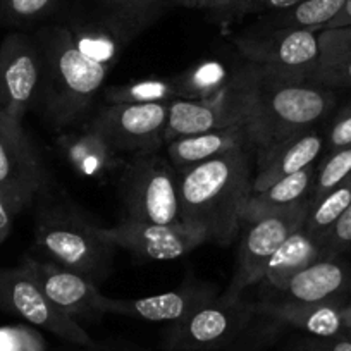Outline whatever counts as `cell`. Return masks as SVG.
Instances as JSON below:
<instances>
[{
    "instance_id": "1",
    "label": "cell",
    "mask_w": 351,
    "mask_h": 351,
    "mask_svg": "<svg viewBox=\"0 0 351 351\" xmlns=\"http://www.w3.org/2000/svg\"><path fill=\"white\" fill-rule=\"evenodd\" d=\"M231 88L256 152L313 128L336 104L329 88L278 80L246 62L234 71Z\"/></svg>"
},
{
    "instance_id": "2",
    "label": "cell",
    "mask_w": 351,
    "mask_h": 351,
    "mask_svg": "<svg viewBox=\"0 0 351 351\" xmlns=\"http://www.w3.org/2000/svg\"><path fill=\"white\" fill-rule=\"evenodd\" d=\"M248 148L180 171L181 221L200 229L207 241L228 246L238 236L253 183Z\"/></svg>"
},
{
    "instance_id": "3",
    "label": "cell",
    "mask_w": 351,
    "mask_h": 351,
    "mask_svg": "<svg viewBox=\"0 0 351 351\" xmlns=\"http://www.w3.org/2000/svg\"><path fill=\"white\" fill-rule=\"evenodd\" d=\"M42 56V81L35 109L56 130L83 119L110 73L84 57L62 23H47L35 33Z\"/></svg>"
},
{
    "instance_id": "4",
    "label": "cell",
    "mask_w": 351,
    "mask_h": 351,
    "mask_svg": "<svg viewBox=\"0 0 351 351\" xmlns=\"http://www.w3.org/2000/svg\"><path fill=\"white\" fill-rule=\"evenodd\" d=\"M35 252L38 258L71 269L97 286L109 276L117 246L106 228L84 214L73 200L45 188L36 198Z\"/></svg>"
},
{
    "instance_id": "5",
    "label": "cell",
    "mask_w": 351,
    "mask_h": 351,
    "mask_svg": "<svg viewBox=\"0 0 351 351\" xmlns=\"http://www.w3.org/2000/svg\"><path fill=\"white\" fill-rule=\"evenodd\" d=\"M124 215L152 224L181 221V174L160 155L140 154L124 164L119 178Z\"/></svg>"
},
{
    "instance_id": "6",
    "label": "cell",
    "mask_w": 351,
    "mask_h": 351,
    "mask_svg": "<svg viewBox=\"0 0 351 351\" xmlns=\"http://www.w3.org/2000/svg\"><path fill=\"white\" fill-rule=\"evenodd\" d=\"M231 42L246 64L282 81L308 83L319 64V32L250 28Z\"/></svg>"
},
{
    "instance_id": "7",
    "label": "cell",
    "mask_w": 351,
    "mask_h": 351,
    "mask_svg": "<svg viewBox=\"0 0 351 351\" xmlns=\"http://www.w3.org/2000/svg\"><path fill=\"white\" fill-rule=\"evenodd\" d=\"M308 210L310 200H305L293 207L241 221L234 276L222 295L239 298L250 286L262 281L269 260L293 231L305 224Z\"/></svg>"
},
{
    "instance_id": "8",
    "label": "cell",
    "mask_w": 351,
    "mask_h": 351,
    "mask_svg": "<svg viewBox=\"0 0 351 351\" xmlns=\"http://www.w3.org/2000/svg\"><path fill=\"white\" fill-rule=\"evenodd\" d=\"M255 315V306L243 296L221 295L183 320L169 324L162 337L167 351H217L231 344Z\"/></svg>"
},
{
    "instance_id": "9",
    "label": "cell",
    "mask_w": 351,
    "mask_h": 351,
    "mask_svg": "<svg viewBox=\"0 0 351 351\" xmlns=\"http://www.w3.org/2000/svg\"><path fill=\"white\" fill-rule=\"evenodd\" d=\"M0 310L21 317L29 326L49 330L80 348H92L95 344L77 320L71 319L47 298L36 279L21 262L18 267H0Z\"/></svg>"
},
{
    "instance_id": "10",
    "label": "cell",
    "mask_w": 351,
    "mask_h": 351,
    "mask_svg": "<svg viewBox=\"0 0 351 351\" xmlns=\"http://www.w3.org/2000/svg\"><path fill=\"white\" fill-rule=\"evenodd\" d=\"M169 104H106L86 130L99 134L116 154H155L164 143Z\"/></svg>"
},
{
    "instance_id": "11",
    "label": "cell",
    "mask_w": 351,
    "mask_h": 351,
    "mask_svg": "<svg viewBox=\"0 0 351 351\" xmlns=\"http://www.w3.org/2000/svg\"><path fill=\"white\" fill-rule=\"evenodd\" d=\"M49 184L42 157L23 123L0 116V195L19 214Z\"/></svg>"
},
{
    "instance_id": "12",
    "label": "cell",
    "mask_w": 351,
    "mask_h": 351,
    "mask_svg": "<svg viewBox=\"0 0 351 351\" xmlns=\"http://www.w3.org/2000/svg\"><path fill=\"white\" fill-rule=\"evenodd\" d=\"M42 81V56L35 36L16 32L0 43V116L23 123L35 109Z\"/></svg>"
},
{
    "instance_id": "13",
    "label": "cell",
    "mask_w": 351,
    "mask_h": 351,
    "mask_svg": "<svg viewBox=\"0 0 351 351\" xmlns=\"http://www.w3.org/2000/svg\"><path fill=\"white\" fill-rule=\"evenodd\" d=\"M60 23L84 57L109 71L116 66L126 47L143 32L140 26L99 8L90 0L67 9L66 18Z\"/></svg>"
},
{
    "instance_id": "14",
    "label": "cell",
    "mask_w": 351,
    "mask_h": 351,
    "mask_svg": "<svg viewBox=\"0 0 351 351\" xmlns=\"http://www.w3.org/2000/svg\"><path fill=\"white\" fill-rule=\"evenodd\" d=\"M106 231L117 248L128 250L138 258L154 262L178 260L207 241L200 229L184 222L152 224L123 217L119 224L106 228Z\"/></svg>"
},
{
    "instance_id": "15",
    "label": "cell",
    "mask_w": 351,
    "mask_h": 351,
    "mask_svg": "<svg viewBox=\"0 0 351 351\" xmlns=\"http://www.w3.org/2000/svg\"><path fill=\"white\" fill-rule=\"evenodd\" d=\"M26 269L43 289L47 298L74 320H97L104 312V296L99 286L84 276L38 256L25 255L21 258Z\"/></svg>"
},
{
    "instance_id": "16",
    "label": "cell",
    "mask_w": 351,
    "mask_h": 351,
    "mask_svg": "<svg viewBox=\"0 0 351 351\" xmlns=\"http://www.w3.org/2000/svg\"><path fill=\"white\" fill-rule=\"evenodd\" d=\"M232 83V81H231ZM245 124V110L229 86L226 92L208 99H176L169 102L164 141L210 133Z\"/></svg>"
},
{
    "instance_id": "17",
    "label": "cell",
    "mask_w": 351,
    "mask_h": 351,
    "mask_svg": "<svg viewBox=\"0 0 351 351\" xmlns=\"http://www.w3.org/2000/svg\"><path fill=\"white\" fill-rule=\"evenodd\" d=\"M214 298H217L214 286L191 281L174 291L145 296V298L116 300L104 296L102 306L106 313H116V315L147 320V322L176 324Z\"/></svg>"
},
{
    "instance_id": "18",
    "label": "cell",
    "mask_w": 351,
    "mask_h": 351,
    "mask_svg": "<svg viewBox=\"0 0 351 351\" xmlns=\"http://www.w3.org/2000/svg\"><path fill=\"white\" fill-rule=\"evenodd\" d=\"M324 136L313 128L279 140L258 150L252 191H262L288 176L315 164L324 150Z\"/></svg>"
},
{
    "instance_id": "19",
    "label": "cell",
    "mask_w": 351,
    "mask_h": 351,
    "mask_svg": "<svg viewBox=\"0 0 351 351\" xmlns=\"http://www.w3.org/2000/svg\"><path fill=\"white\" fill-rule=\"evenodd\" d=\"M255 313L291 326L312 337H337L346 336L348 324L344 317L343 303H302L291 300L260 303Z\"/></svg>"
},
{
    "instance_id": "20",
    "label": "cell",
    "mask_w": 351,
    "mask_h": 351,
    "mask_svg": "<svg viewBox=\"0 0 351 351\" xmlns=\"http://www.w3.org/2000/svg\"><path fill=\"white\" fill-rule=\"evenodd\" d=\"M351 288V269L339 256H322L289 279L285 300L302 303H341Z\"/></svg>"
},
{
    "instance_id": "21",
    "label": "cell",
    "mask_w": 351,
    "mask_h": 351,
    "mask_svg": "<svg viewBox=\"0 0 351 351\" xmlns=\"http://www.w3.org/2000/svg\"><path fill=\"white\" fill-rule=\"evenodd\" d=\"M241 147H253L246 124L178 138L167 143V160L178 171H184Z\"/></svg>"
},
{
    "instance_id": "22",
    "label": "cell",
    "mask_w": 351,
    "mask_h": 351,
    "mask_svg": "<svg viewBox=\"0 0 351 351\" xmlns=\"http://www.w3.org/2000/svg\"><path fill=\"white\" fill-rule=\"evenodd\" d=\"M57 147L71 169L83 178L106 176L119 164V154L86 128L74 133H64L57 140Z\"/></svg>"
},
{
    "instance_id": "23",
    "label": "cell",
    "mask_w": 351,
    "mask_h": 351,
    "mask_svg": "<svg viewBox=\"0 0 351 351\" xmlns=\"http://www.w3.org/2000/svg\"><path fill=\"white\" fill-rule=\"evenodd\" d=\"M317 165L312 164L296 174L288 176L262 191H252L241 210V221L258 217L269 212L293 207L300 202L310 200Z\"/></svg>"
},
{
    "instance_id": "24",
    "label": "cell",
    "mask_w": 351,
    "mask_h": 351,
    "mask_svg": "<svg viewBox=\"0 0 351 351\" xmlns=\"http://www.w3.org/2000/svg\"><path fill=\"white\" fill-rule=\"evenodd\" d=\"M322 256V246L313 241L302 226L293 231L279 246L278 252L272 255L265 272H263L262 281H267L272 288L282 291L293 276L298 274L300 271L308 267L310 263L317 262Z\"/></svg>"
},
{
    "instance_id": "25",
    "label": "cell",
    "mask_w": 351,
    "mask_h": 351,
    "mask_svg": "<svg viewBox=\"0 0 351 351\" xmlns=\"http://www.w3.org/2000/svg\"><path fill=\"white\" fill-rule=\"evenodd\" d=\"M346 0H300L288 9L260 16L252 29H306L322 32L344 8Z\"/></svg>"
},
{
    "instance_id": "26",
    "label": "cell",
    "mask_w": 351,
    "mask_h": 351,
    "mask_svg": "<svg viewBox=\"0 0 351 351\" xmlns=\"http://www.w3.org/2000/svg\"><path fill=\"white\" fill-rule=\"evenodd\" d=\"M300 0H172V9L184 8L200 11L215 25L228 26L248 16H265L269 12L288 9Z\"/></svg>"
},
{
    "instance_id": "27",
    "label": "cell",
    "mask_w": 351,
    "mask_h": 351,
    "mask_svg": "<svg viewBox=\"0 0 351 351\" xmlns=\"http://www.w3.org/2000/svg\"><path fill=\"white\" fill-rule=\"evenodd\" d=\"M350 205L351 174L348 176L346 180L341 181L334 190H330L326 197H322L315 204H310V210L305 219V224H303V229L313 241L322 246L329 232L332 231L336 222L343 217Z\"/></svg>"
},
{
    "instance_id": "28",
    "label": "cell",
    "mask_w": 351,
    "mask_h": 351,
    "mask_svg": "<svg viewBox=\"0 0 351 351\" xmlns=\"http://www.w3.org/2000/svg\"><path fill=\"white\" fill-rule=\"evenodd\" d=\"M176 99H180L176 77H145L140 81L110 86L104 92L106 104H169Z\"/></svg>"
},
{
    "instance_id": "29",
    "label": "cell",
    "mask_w": 351,
    "mask_h": 351,
    "mask_svg": "<svg viewBox=\"0 0 351 351\" xmlns=\"http://www.w3.org/2000/svg\"><path fill=\"white\" fill-rule=\"evenodd\" d=\"M234 73L229 74L219 62H204L183 76L176 77L180 99H208L231 86Z\"/></svg>"
},
{
    "instance_id": "30",
    "label": "cell",
    "mask_w": 351,
    "mask_h": 351,
    "mask_svg": "<svg viewBox=\"0 0 351 351\" xmlns=\"http://www.w3.org/2000/svg\"><path fill=\"white\" fill-rule=\"evenodd\" d=\"M99 8L147 29L172 9V0H90Z\"/></svg>"
},
{
    "instance_id": "31",
    "label": "cell",
    "mask_w": 351,
    "mask_h": 351,
    "mask_svg": "<svg viewBox=\"0 0 351 351\" xmlns=\"http://www.w3.org/2000/svg\"><path fill=\"white\" fill-rule=\"evenodd\" d=\"M351 174V145L329 152L322 164L317 165L315 181H313L310 204H315L326 197L330 190L337 186Z\"/></svg>"
},
{
    "instance_id": "32",
    "label": "cell",
    "mask_w": 351,
    "mask_h": 351,
    "mask_svg": "<svg viewBox=\"0 0 351 351\" xmlns=\"http://www.w3.org/2000/svg\"><path fill=\"white\" fill-rule=\"evenodd\" d=\"M64 0H0V21L11 26H29L52 18Z\"/></svg>"
},
{
    "instance_id": "33",
    "label": "cell",
    "mask_w": 351,
    "mask_h": 351,
    "mask_svg": "<svg viewBox=\"0 0 351 351\" xmlns=\"http://www.w3.org/2000/svg\"><path fill=\"white\" fill-rule=\"evenodd\" d=\"M310 84L324 88H351V56L317 64L308 80Z\"/></svg>"
},
{
    "instance_id": "34",
    "label": "cell",
    "mask_w": 351,
    "mask_h": 351,
    "mask_svg": "<svg viewBox=\"0 0 351 351\" xmlns=\"http://www.w3.org/2000/svg\"><path fill=\"white\" fill-rule=\"evenodd\" d=\"M0 351H47V344L32 327L0 326Z\"/></svg>"
},
{
    "instance_id": "35",
    "label": "cell",
    "mask_w": 351,
    "mask_h": 351,
    "mask_svg": "<svg viewBox=\"0 0 351 351\" xmlns=\"http://www.w3.org/2000/svg\"><path fill=\"white\" fill-rule=\"evenodd\" d=\"M319 62L351 56V25L319 32Z\"/></svg>"
},
{
    "instance_id": "36",
    "label": "cell",
    "mask_w": 351,
    "mask_h": 351,
    "mask_svg": "<svg viewBox=\"0 0 351 351\" xmlns=\"http://www.w3.org/2000/svg\"><path fill=\"white\" fill-rule=\"evenodd\" d=\"M322 250L324 256H341L344 253H351V205L329 232Z\"/></svg>"
},
{
    "instance_id": "37",
    "label": "cell",
    "mask_w": 351,
    "mask_h": 351,
    "mask_svg": "<svg viewBox=\"0 0 351 351\" xmlns=\"http://www.w3.org/2000/svg\"><path fill=\"white\" fill-rule=\"evenodd\" d=\"M327 154L351 145V106H346L336 117L327 133Z\"/></svg>"
},
{
    "instance_id": "38",
    "label": "cell",
    "mask_w": 351,
    "mask_h": 351,
    "mask_svg": "<svg viewBox=\"0 0 351 351\" xmlns=\"http://www.w3.org/2000/svg\"><path fill=\"white\" fill-rule=\"evenodd\" d=\"M293 351H351V337H312L305 336Z\"/></svg>"
},
{
    "instance_id": "39",
    "label": "cell",
    "mask_w": 351,
    "mask_h": 351,
    "mask_svg": "<svg viewBox=\"0 0 351 351\" xmlns=\"http://www.w3.org/2000/svg\"><path fill=\"white\" fill-rule=\"evenodd\" d=\"M16 212L11 205L5 202V198L0 195V246L4 245L5 239L11 236L12 228H14Z\"/></svg>"
},
{
    "instance_id": "40",
    "label": "cell",
    "mask_w": 351,
    "mask_h": 351,
    "mask_svg": "<svg viewBox=\"0 0 351 351\" xmlns=\"http://www.w3.org/2000/svg\"><path fill=\"white\" fill-rule=\"evenodd\" d=\"M348 25H351V0H346L344 8L341 9L339 14H337L336 18H334L332 21L326 26V29L341 28V26H348Z\"/></svg>"
},
{
    "instance_id": "41",
    "label": "cell",
    "mask_w": 351,
    "mask_h": 351,
    "mask_svg": "<svg viewBox=\"0 0 351 351\" xmlns=\"http://www.w3.org/2000/svg\"><path fill=\"white\" fill-rule=\"evenodd\" d=\"M344 317H346L348 326H351V303L350 305H344Z\"/></svg>"
},
{
    "instance_id": "42",
    "label": "cell",
    "mask_w": 351,
    "mask_h": 351,
    "mask_svg": "<svg viewBox=\"0 0 351 351\" xmlns=\"http://www.w3.org/2000/svg\"><path fill=\"white\" fill-rule=\"evenodd\" d=\"M84 351H106V350H100V348H97L95 344H93L92 348H84Z\"/></svg>"
},
{
    "instance_id": "43",
    "label": "cell",
    "mask_w": 351,
    "mask_h": 351,
    "mask_svg": "<svg viewBox=\"0 0 351 351\" xmlns=\"http://www.w3.org/2000/svg\"><path fill=\"white\" fill-rule=\"evenodd\" d=\"M348 337H351V326H348V332H346Z\"/></svg>"
}]
</instances>
